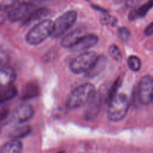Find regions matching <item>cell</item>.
Masks as SVG:
<instances>
[{
    "instance_id": "obj_2",
    "label": "cell",
    "mask_w": 153,
    "mask_h": 153,
    "mask_svg": "<svg viewBox=\"0 0 153 153\" xmlns=\"http://www.w3.org/2000/svg\"><path fill=\"white\" fill-rule=\"evenodd\" d=\"M55 23L51 19H43L34 25L25 36V40L30 45H38L52 36Z\"/></svg>"
},
{
    "instance_id": "obj_10",
    "label": "cell",
    "mask_w": 153,
    "mask_h": 153,
    "mask_svg": "<svg viewBox=\"0 0 153 153\" xmlns=\"http://www.w3.org/2000/svg\"><path fill=\"white\" fill-rule=\"evenodd\" d=\"M99 41V37L94 34H86L84 35L76 45L73 46L71 50L75 52H80L85 51L90 48L93 47L97 44Z\"/></svg>"
},
{
    "instance_id": "obj_20",
    "label": "cell",
    "mask_w": 153,
    "mask_h": 153,
    "mask_svg": "<svg viewBox=\"0 0 153 153\" xmlns=\"http://www.w3.org/2000/svg\"><path fill=\"white\" fill-rule=\"evenodd\" d=\"M30 131H31V128L29 126H25L18 127L10 132V137H13L14 140H16L18 138H22V137H24L27 134H29Z\"/></svg>"
},
{
    "instance_id": "obj_4",
    "label": "cell",
    "mask_w": 153,
    "mask_h": 153,
    "mask_svg": "<svg viewBox=\"0 0 153 153\" xmlns=\"http://www.w3.org/2000/svg\"><path fill=\"white\" fill-rule=\"evenodd\" d=\"M99 55L94 52H86L73 58L70 64V69L75 74L86 73L91 68Z\"/></svg>"
},
{
    "instance_id": "obj_3",
    "label": "cell",
    "mask_w": 153,
    "mask_h": 153,
    "mask_svg": "<svg viewBox=\"0 0 153 153\" xmlns=\"http://www.w3.org/2000/svg\"><path fill=\"white\" fill-rule=\"evenodd\" d=\"M129 108V100L124 94H118L110 102L107 109V117L111 122H119L126 116Z\"/></svg>"
},
{
    "instance_id": "obj_24",
    "label": "cell",
    "mask_w": 153,
    "mask_h": 153,
    "mask_svg": "<svg viewBox=\"0 0 153 153\" xmlns=\"http://www.w3.org/2000/svg\"><path fill=\"white\" fill-rule=\"evenodd\" d=\"M118 33H119L120 37L122 39L123 41H127L129 39L131 33L128 28H126V27H121L118 29Z\"/></svg>"
},
{
    "instance_id": "obj_23",
    "label": "cell",
    "mask_w": 153,
    "mask_h": 153,
    "mask_svg": "<svg viewBox=\"0 0 153 153\" xmlns=\"http://www.w3.org/2000/svg\"><path fill=\"white\" fill-rule=\"evenodd\" d=\"M100 22L103 25H116L117 22V19L116 17H114V16H110L108 14H105L104 16H102L100 19Z\"/></svg>"
},
{
    "instance_id": "obj_18",
    "label": "cell",
    "mask_w": 153,
    "mask_h": 153,
    "mask_svg": "<svg viewBox=\"0 0 153 153\" xmlns=\"http://www.w3.org/2000/svg\"><path fill=\"white\" fill-rule=\"evenodd\" d=\"M49 13V10L46 7H40L34 10L32 13L30 14V16L25 20L24 23L28 24L31 22H34L36 20L41 19L42 18L46 17Z\"/></svg>"
},
{
    "instance_id": "obj_8",
    "label": "cell",
    "mask_w": 153,
    "mask_h": 153,
    "mask_svg": "<svg viewBox=\"0 0 153 153\" xmlns=\"http://www.w3.org/2000/svg\"><path fill=\"white\" fill-rule=\"evenodd\" d=\"M34 114L32 106L23 104L18 106L11 114V121L16 124H23L29 121Z\"/></svg>"
},
{
    "instance_id": "obj_12",
    "label": "cell",
    "mask_w": 153,
    "mask_h": 153,
    "mask_svg": "<svg viewBox=\"0 0 153 153\" xmlns=\"http://www.w3.org/2000/svg\"><path fill=\"white\" fill-rule=\"evenodd\" d=\"M102 103V96L100 94L96 93L95 95L90 101L89 106L85 113V118L87 120H92L98 114L100 110V106Z\"/></svg>"
},
{
    "instance_id": "obj_21",
    "label": "cell",
    "mask_w": 153,
    "mask_h": 153,
    "mask_svg": "<svg viewBox=\"0 0 153 153\" xmlns=\"http://www.w3.org/2000/svg\"><path fill=\"white\" fill-rule=\"evenodd\" d=\"M128 65L132 71L137 72L140 69L141 61L138 57L135 56V55H131L128 58Z\"/></svg>"
},
{
    "instance_id": "obj_6",
    "label": "cell",
    "mask_w": 153,
    "mask_h": 153,
    "mask_svg": "<svg viewBox=\"0 0 153 153\" xmlns=\"http://www.w3.org/2000/svg\"><path fill=\"white\" fill-rule=\"evenodd\" d=\"M137 98L143 105H148L153 101V78L145 76L140 79L137 86Z\"/></svg>"
},
{
    "instance_id": "obj_17",
    "label": "cell",
    "mask_w": 153,
    "mask_h": 153,
    "mask_svg": "<svg viewBox=\"0 0 153 153\" xmlns=\"http://www.w3.org/2000/svg\"><path fill=\"white\" fill-rule=\"evenodd\" d=\"M39 88L36 84L29 83L25 85V88H23L22 94V100H29L32 99L34 97H37L38 95Z\"/></svg>"
},
{
    "instance_id": "obj_16",
    "label": "cell",
    "mask_w": 153,
    "mask_h": 153,
    "mask_svg": "<svg viewBox=\"0 0 153 153\" xmlns=\"http://www.w3.org/2000/svg\"><path fill=\"white\" fill-rule=\"evenodd\" d=\"M17 95V90L14 86L6 87V88H1V94H0V100L1 103L5 102L8 100H12Z\"/></svg>"
},
{
    "instance_id": "obj_25",
    "label": "cell",
    "mask_w": 153,
    "mask_h": 153,
    "mask_svg": "<svg viewBox=\"0 0 153 153\" xmlns=\"http://www.w3.org/2000/svg\"><path fill=\"white\" fill-rule=\"evenodd\" d=\"M58 153H64V152H58Z\"/></svg>"
},
{
    "instance_id": "obj_22",
    "label": "cell",
    "mask_w": 153,
    "mask_h": 153,
    "mask_svg": "<svg viewBox=\"0 0 153 153\" xmlns=\"http://www.w3.org/2000/svg\"><path fill=\"white\" fill-rule=\"evenodd\" d=\"M109 55H111L113 59H114L117 61H120L123 58L122 53H121L119 47L117 45L112 44L109 46Z\"/></svg>"
},
{
    "instance_id": "obj_1",
    "label": "cell",
    "mask_w": 153,
    "mask_h": 153,
    "mask_svg": "<svg viewBox=\"0 0 153 153\" xmlns=\"http://www.w3.org/2000/svg\"><path fill=\"white\" fill-rule=\"evenodd\" d=\"M96 94V89L94 85L85 83L75 88L69 95L66 106L69 109H74L90 102Z\"/></svg>"
},
{
    "instance_id": "obj_13",
    "label": "cell",
    "mask_w": 153,
    "mask_h": 153,
    "mask_svg": "<svg viewBox=\"0 0 153 153\" xmlns=\"http://www.w3.org/2000/svg\"><path fill=\"white\" fill-rule=\"evenodd\" d=\"M106 64H107V59L105 55H99L98 58L97 59L94 65L85 74L87 79H93L98 76L102 71L105 69Z\"/></svg>"
},
{
    "instance_id": "obj_11",
    "label": "cell",
    "mask_w": 153,
    "mask_h": 153,
    "mask_svg": "<svg viewBox=\"0 0 153 153\" xmlns=\"http://www.w3.org/2000/svg\"><path fill=\"white\" fill-rule=\"evenodd\" d=\"M16 75L14 70L8 66H2L0 71L1 88L11 86L16 80Z\"/></svg>"
},
{
    "instance_id": "obj_9",
    "label": "cell",
    "mask_w": 153,
    "mask_h": 153,
    "mask_svg": "<svg viewBox=\"0 0 153 153\" xmlns=\"http://www.w3.org/2000/svg\"><path fill=\"white\" fill-rule=\"evenodd\" d=\"M85 34H86L85 33L83 28H76L63 37L61 42V46H63L64 48H67V49H72Z\"/></svg>"
},
{
    "instance_id": "obj_5",
    "label": "cell",
    "mask_w": 153,
    "mask_h": 153,
    "mask_svg": "<svg viewBox=\"0 0 153 153\" xmlns=\"http://www.w3.org/2000/svg\"><path fill=\"white\" fill-rule=\"evenodd\" d=\"M76 19L77 13L75 10H68L61 15L54 22L55 28L52 37L54 38L61 37L66 31H68L73 26V24L76 22Z\"/></svg>"
},
{
    "instance_id": "obj_7",
    "label": "cell",
    "mask_w": 153,
    "mask_h": 153,
    "mask_svg": "<svg viewBox=\"0 0 153 153\" xmlns=\"http://www.w3.org/2000/svg\"><path fill=\"white\" fill-rule=\"evenodd\" d=\"M34 10V5L29 2H21L17 5L13 6L11 10L7 13V18L10 22L26 19Z\"/></svg>"
},
{
    "instance_id": "obj_19",
    "label": "cell",
    "mask_w": 153,
    "mask_h": 153,
    "mask_svg": "<svg viewBox=\"0 0 153 153\" xmlns=\"http://www.w3.org/2000/svg\"><path fill=\"white\" fill-rule=\"evenodd\" d=\"M122 79L121 78H118L116 81L114 82V83L113 84V85L111 86V88H110L109 90L108 93V95H107V98H106V101L107 102H110L117 95V91L118 89L120 88L121 85H122Z\"/></svg>"
},
{
    "instance_id": "obj_15",
    "label": "cell",
    "mask_w": 153,
    "mask_h": 153,
    "mask_svg": "<svg viewBox=\"0 0 153 153\" xmlns=\"http://www.w3.org/2000/svg\"><path fill=\"white\" fill-rule=\"evenodd\" d=\"M22 145L19 140H12L1 146L0 153H20Z\"/></svg>"
},
{
    "instance_id": "obj_14",
    "label": "cell",
    "mask_w": 153,
    "mask_h": 153,
    "mask_svg": "<svg viewBox=\"0 0 153 153\" xmlns=\"http://www.w3.org/2000/svg\"><path fill=\"white\" fill-rule=\"evenodd\" d=\"M153 7V1H149L143 4L138 8L135 9V10H132L131 13H129V19L130 20H133V19H137L139 17H143L146 15L149 10Z\"/></svg>"
}]
</instances>
